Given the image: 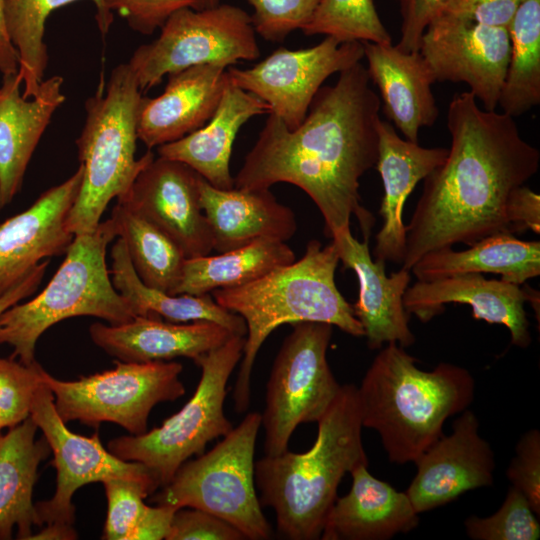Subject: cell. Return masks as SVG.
Masks as SVG:
<instances>
[{
	"instance_id": "6da1fadb",
	"label": "cell",
	"mask_w": 540,
	"mask_h": 540,
	"mask_svg": "<svg viewBox=\"0 0 540 540\" xmlns=\"http://www.w3.org/2000/svg\"><path fill=\"white\" fill-rule=\"evenodd\" d=\"M380 97L370 86L360 62L339 72L334 85L322 86L301 124L287 129L269 114L234 187L269 189L290 183L315 203L326 236L349 232L354 215L364 238H370L374 217L361 205L360 178L378 159L377 125Z\"/></svg>"
},
{
	"instance_id": "7a4b0ae2",
	"label": "cell",
	"mask_w": 540,
	"mask_h": 540,
	"mask_svg": "<svg viewBox=\"0 0 540 540\" xmlns=\"http://www.w3.org/2000/svg\"><path fill=\"white\" fill-rule=\"evenodd\" d=\"M447 128V157L423 180L406 226L401 268L409 271L431 251L456 243L471 246L496 233L512 234L509 196L539 169L540 152L523 139L514 118L481 108L470 91L453 96Z\"/></svg>"
},
{
	"instance_id": "3957f363",
	"label": "cell",
	"mask_w": 540,
	"mask_h": 540,
	"mask_svg": "<svg viewBox=\"0 0 540 540\" xmlns=\"http://www.w3.org/2000/svg\"><path fill=\"white\" fill-rule=\"evenodd\" d=\"M316 423L309 450L265 455L254 466L260 503L274 510L277 531L289 540L320 539L342 478L369 465L356 385H341Z\"/></svg>"
},
{
	"instance_id": "277c9868",
	"label": "cell",
	"mask_w": 540,
	"mask_h": 540,
	"mask_svg": "<svg viewBox=\"0 0 540 540\" xmlns=\"http://www.w3.org/2000/svg\"><path fill=\"white\" fill-rule=\"evenodd\" d=\"M395 342L375 356L357 387L362 426L375 430L390 462H414L443 435L447 418L466 410L475 380L464 367L441 362L424 371Z\"/></svg>"
},
{
	"instance_id": "5b68a950",
	"label": "cell",
	"mask_w": 540,
	"mask_h": 540,
	"mask_svg": "<svg viewBox=\"0 0 540 540\" xmlns=\"http://www.w3.org/2000/svg\"><path fill=\"white\" fill-rule=\"evenodd\" d=\"M339 262L333 242L322 246L318 240H311L301 259L248 284L211 293L220 306L241 316L247 328L233 393L237 412L243 413L249 407L256 356L266 338L279 326L322 322L351 336H364L352 305L336 286L335 272Z\"/></svg>"
},
{
	"instance_id": "8992f818",
	"label": "cell",
	"mask_w": 540,
	"mask_h": 540,
	"mask_svg": "<svg viewBox=\"0 0 540 540\" xmlns=\"http://www.w3.org/2000/svg\"><path fill=\"white\" fill-rule=\"evenodd\" d=\"M85 102V120L76 139L83 178L68 214L74 235L93 232L114 198L123 196L139 172L154 159L151 149L136 159L137 125L142 91L128 63L111 71Z\"/></svg>"
},
{
	"instance_id": "52a82bcc",
	"label": "cell",
	"mask_w": 540,
	"mask_h": 540,
	"mask_svg": "<svg viewBox=\"0 0 540 540\" xmlns=\"http://www.w3.org/2000/svg\"><path fill=\"white\" fill-rule=\"evenodd\" d=\"M117 237L111 218L88 234L74 236L62 264L46 287L25 303L0 313V345L13 347L11 358L33 364L40 336L54 324L76 316H94L109 324L135 317L113 286L106 264L108 244Z\"/></svg>"
},
{
	"instance_id": "ba28073f",
	"label": "cell",
	"mask_w": 540,
	"mask_h": 540,
	"mask_svg": "<svg viewBox=\"0 0 540 540\" xmlns=\"http://www.w3.org/2000/svg\"><path fill=\"white\" fill-rule=\"evenodd\" d=\"M260 428L261 414H247L210 451L184 462L152 502L200 509L225 520L246 539H270L272 528L262 512L254 477Z\"/></svg>"
},
{
	"instance_id": "9c48e42d",
	"label": "cell",
	"mask_w": 540,
	"mask_h": 540,
	"mask_svg": "<svg viewBox=\"0 0 540 540\" xmlns=\"http://www.w3.org/2000/svg\"><path fill=\"white\" fill-rule=\"evenodd\" d=\"M245 336L233 335L220 347L195 361L201 377L189 401L161 426L140 435L112 439L107 449L125 461L148 467L166 485L190 457L225 436L233 425L224 413L227 382L242 359Z\"/></svg>"
},
{
	"instance_id": "30bf717a",
	"label": "cell",
	"mask_w": 540,
	"mask_h": 540,
	"mask_svg": "<svg viewBox=\"0 0 540 540\" xmlns=\"http://www.w3.org/2000/svg\"><path fill=\"white\" fill-rule=\"evenodd\" d=\"M182 370L176 361L118 360L113 369L74 381L56 379L43 369L42 381L51 390L56 411L65 423L77 420L97 427L111 422L130 435H140L147 431L156 404L185 394L179 378Z\"/></svg>"
},
{
	"instance_id": "8fae6325",
	"label": "cell",
	"mask_w": 540,
	"mask_h": 540,
	"mask_svg": "<svg viewBox=\"0 0 540 540\" xmlns=\"http://www.w3.org/2000/svg\"><path fill=\"white\" fill-rule=\"evenodd\" d=\"M259 57L250 15L240 7L220 3L207 9L176 11L155 40L134 50L128 65L144 93L158 86L164 76L191 66L228 68Z\"/></svg>"
},
{
	"instance_id": "7c38bea8",
	"label": "cell",
	"mask_w": 540,
	"mask_h": 540,
	"mask_svg": "<svg viewBox=\"0 0 540 540\" xmlns=\"http://www.w3.org/2000/svg\"><path fill=\"white\" fill-rule=\"evenodd\" d=\"M292 325L266 385L261 427L268 456L288 450L290 437L298 425L317 422L341 387L327 360L333 326L322 322Z\"/></svg>"
},
{
	"instance_id": "4fadbf2b",
	"label": "cell",
	"mask_w": 540,
	"mask_h": 540,
	"mask_svg": "<svg viewBox=\"0 0 540 540\" xmlns=\"http://www.w3.org/2000/svg\"><path fill=\"white\" fill-rule=\"evenodd\" d=\"M30 417L42 431L57 471L53 497L35 504L39 527L53 523L73 525L75 507L72 497L88 483L124 478L148 484L155 490L160 488L158 479L148 467L113 455L103 447L98 433L86 437L70 431L57 413L53 394L43 381L36 391Z\"/></svg>"
},
{
	"instance_id": "5bb4252c",
	"label": "cell",
	"mask_w": 540,
	"mask_h": 540,
	"mask_svg": "<svg viewBox=\"0 0 540 540\" xmlns=\"http://www.w3.org/2000/svg\"><path fill=\"white\" fill-rule=\"evenodd\" d=\"M364 58L363 43L339 42L326 36L317 45L298 50L278 48L250 68L228 67L231 81L255 95L289 130L304 120L323 83Z\"/></svg>"
},
{
	"instance_id": "9a60e30c",
	"label": "cell",
	"mask_w": 540,
	"mask_h": 540,
	"mask_svg": "<svg viewBox=\"0 0 540 540\" xmlns=\"http://www.w3.org/2000/svg\"><path fill=\"white\" fill-rule=\"evenodd\" d=\"M510 50L508 29L446 12L427 26L419 48L435 81L467 84L487 111L498 106Z\"/></svg>"
},
{
	"instance_id": "2e32d148",
	"label": "cell",
	"mask_w": 540,
	"mask_h": 540,
	"mask_svg": "<svg viewBox=\"0 0 540 540\" xmlns=\"http://www.w3.org/2000/svg\"><path fill=\"white\" fill-rule=\"evenodd\" d=\"M200 178L182 162L154 157L117 202L163 231L186 258L208 255L213 238L200 203Z\"/></svg>"
},
{
	"instance_id": "e0dca14e",
	"label": "cell",
	"mask_w": 540,
	"mask_h": 540,
	"mask_svg": "<svg viewBox=\"0 0 540 540\" xmlns=\"http://www.w3.org/2000/svg\"><path fill=\"white\" fill-rule=\"evenodd\" d=\"M415 461L416 474L406 489L418 514L444 506L463 493L491 486L496 466L490 443L479 434V421L468 408Z\"/></svg>"
},
{
	"instance_id": "ac0fdd59",
	"label": "cell",
	"mask_w": 540,
	"mask_h": 540,
	"mask_svg": "<svg viewBox=\"0 0 540 540\" xmlns=\"http://www.w3.org/2000/svg\"><path fill=\"white\" fill-rule=\"evenodd\" d=\"M83 167L43 192L25 211L0 224V298L42 261L65 254L74 235L68 214L77 198Z\"/></svg>"
},
{
	"instance_id": "d6986e66",
	"label": "cell",
	"mask_w": 540,
	"mask_h": 540,
	"mask_svg": "<svg viewBox=\"0 0 540 540\" xmlns=\"http://www.w3.org/2000/svg\"><path fill=\"white\" fill-rule=\"evenodd\" d=\"M332 242L343 268L352 269L357 275L359 296L352 307L369 349L378 350L390 342L404 348L413 345L416 338L409 326L410 314L403 304L410 271L400 268L387 276L385 262L372 258L369 238L360 242L351 231L337 234Z\"/></svg>"
},
{
	"instance_id": "ffe728a7",
	"label": "cell",
	"mask_w": 540,
	"mask_h": 540,
	"mask_svg": "<svg viewBox=\"0 0 540 540\" xmlns=\"http://www.w3.org/2000/svg\"><path fill=\"white\" fill-rule=\"evenodd\" d=\"M526 301V287L501 279H486L480 273L418 280L403 296L406 311L423 323L443 313L445 304H467L472 307L474 319L506 326L511 343L520 348L531 343L530 324L524 309Z\"/></svg>"
},
{
	"instance_id": "44dd1931",
	"label": "cell",
	"mask_w": 540,
	"mask_h": 540,
	"mask_svg": "<svg viewBox=\"0 0 540 540\" xmlns=\"http://www.w3.org/2000/svg\"><path fill=\"white\" fill-rule=\"evenodd\" d=\"M377 168L384 195L379 214L382 226L375 236L373 256L376 260L402 264L406 253V225L403 208L415 186L446 159L444 147H422L418 142L402 139L388 121H378Z\"/></svg>"
},
{
	"instance_id": "7402d4cb",
	"label": "cell",
	"mask_w": 540,
	"mask_h": 540,
	"mask_svg": "<svg viewBox=\"0 0 540 540\" xmlns=\"http://www.w3.org/2000/svg\"><path fill=\"white\" fill-rule=\"evenodd\" d=\"M64 79H44L25 98L18 72L2 75L0 84V211L20 191L32 155L54 113L65 101Z\"/></svg>"
},
{
	"instance_id": "603a6c76",
	"label": "cell",
	"mask_w": 540,
	"mask_h": 540,
	"mask_svg": "<svg viewBox=\"0 0 540 540\" xmlns=\"http://www.w3.org/2000/svg\"><path fill=\"white\" fill-rule=\"evenodd\" d=\"M167 77L159 96L141 101L137 136L148 149L177 141L207 123L229 78L227 67L217 64L191 66Z\"/></svg>"
},
{
	"instance_id": "cb8c5ba5",
	"label": "cell",
	"mask_w": 540,
	"mask_h": 540,
	"mask_svg": "<svg viewBox=\"0 0 540 540\" xmlns=\"http://www.w3.org/2000/svg\"><path fill=\"white\" fill-rule=\"evenodd\" d=\"M89 334L96 346L123 362L171 361L177 357L195 362L236 335L210 321L178 324L155 315L135 316L118 325L95 322Z\"/></svg>"
},
{
	"instance_id": "d4e9b609",
	"label": "cell",
	"mask_w": 540,
	"mask_h": 540,
	"mask_svg": "<svg viewBox=\"0 0 540 540\" xmlns=\"http://www.w3.org/2000/svg\"><path fill=\"white\" fill-rule=\"evenodd\" d=\"M362 43L385 116L406 140L418 142L419 130L433 126L439 115L432 91L436 81L427 62L420 51L405 52L392 43Z\"/></svg>"
},
{
	"instance_id": "484cf974",
	"label": "cell",
	"mask_w": 540,
	"mask_h": 540,
	"mask_svg": "<svg viewBox=\"0 0 540 540\" xmlns=\"http://www.w3.org/2000/svg\"><path fill=\"white\" fill-rule=\"evenodd\" d=\"M349 492L336 498L326 517L322 540H388L408 533L419 524L406 492L375 478L368 465L350 472Z\"/></svg>"
},
{
	"instance_id": "4316f807",
	"label": "cell",
	"mask_w": 540,
	"mask_h": 540,
	"mask_svg": "<svg viewBox=\"0 0 540 540\" xmlns=\"http://www.w3.org/2000/svg\"><path fill=\"white\" fill-rule=\"evenodd\" d=\"M266 113V103L236 86L229 77L209 121L185 137L157 147L158 156L188 165L215 188L232 189L230 159L235 138L249 119Z\"/></svg>"
},
{
	"instance_id": "83f0119b",
	"label": "cell",
	"mask_w": 540,
	"mask_h": 540,
	"mask_svg": "<svg viewBox=\"0 0 540 540\" xmlns=\"http://www.w3.org/2000/svg\"><path fill=\"white\" fill-rule=\"evenodd\" d=\"M199 191L201 207L212 232L213 250L217 253L260 238L286 242L296 233L294 212L279 203L269 189L222 190L201 177Z\"/></svg>"
},
{
	"instance_id": "f1b7e54d",
	"label": "cell",
	"mask_w": 540,
	"mask_h": 540,
	"mask_svg": "<svg viewBox=\"0 0 540 540\" xmlns=\"http://www.w3.org/2000/svg\"><path fill=\"white\" fill-rule=\"evenodd\" d=\"M420 281L467 273L499 274L521 285L540 274V242L523 241L510 233L487 236L463 251L444 247L421 257L410 269Z\"/></svg>"
},
{
	"instance_id": "f546056e",
	"label": "cell",
	"mask_w": 540,
	"mask_h": 540,
	"mask_svg": "<svg viewBox=\"0 0 540 540\" xmlns=\"http://www.w3.org/2000/svg\"><path fill=\"white\" fill-rule=\"evenodd\" d=\"M37 425L29 416L9 428L0 441V539L28 540L32 527L39 520L32 501L38 466L50 453V447L41 438L36 441Z\"/></svg>"
},
{
	"instance_id": "4dcf8cb0",
	"label": "cell",
	"mask_w": 540,
	"mask_h": 540,
	"mask_svg": "<svg viewBox=\"0 0 540 540\" xmlns=\"http://www.w3.org/2000/svg\"><path fill=\"white\" fill-rule=\"evenodd\" d=\"M111 258L113 286L129 303L135 316L155 315L173 323L210 321L233 334L246 335L243 318L220 306L211 293L173 295L146 286L136 274L126 244L119 237L111 249Z\"/></svg>"
},
{
	"instance_id": "1f68e13d",
	"label": "cell",
	"mask_w": 540,
	"mask_h": 540,
	"mask_svg": "<svg viewBox=\"0 0 540 540\" xmlns=\"http://www.w3.org/2000/svg\"><path fill=\"white\" fill-rule=\"evenodd\" d=\"M295 261L286 242L260 238L217 255L187 258L175 295H203L255 281Z\"/></svg>"
},
{
	"instance_id": "d6a6232c",
	"label": "cell",
	"mask_w": 540,
	"mask_h": 540,
	"mask_svg": "<svg viewBox=\"0 0 540 540\" xmlns=\"http://www.w3.org/2000/svg\"><path fill=\"white\" fill-rule=\"evenodd\" d=\"M78 0H4V20L8 37L18 57V76L22 95L34 96L44 80L48 50L44 41L49 15ZM96 7L95 19L104 37L113 22V13L104 0H90Z\"/></svg>"
},
{
	"instance_id": "836d02e7",
	"label": "cell",
	"mask_w": 540,
	"mask_h": 540,
	"mask_svg": "<svg viewBox=\"0 0 540 540\" xmlns=\"http://www.w3.org/2000/svg\"><path fill=\"white\" fill-rule=\"evenodd\" d=\"M110 218L140 280L175 295L187 259L180 247L147 219L118 202Z\"/></svg>"
},
{
	"instance_id": "e575fe53",
	"label": "cell",
	"mask_w": 540,
	"mask_h": 540,
	"mask_svg": "<svg viewBox=\"0 0 540 540\" xmlns=\"http://www.w3.org/2000/svg\"><path fill=\"white\" fill-rule=\"evenodd\" d=\"M508 32L510 59L498 105L515 118L540 103V0H523Z\"/></svg>"
},
{
	"instance_id": "d590c367",
	"label": "cell",
	"mask_w": 540,
	"mask_h": 540,
	"mask_svg": "<svg viewBox=\"0 0 540 540\" xmlns=\"http://www.w3.org/2000/svg\"><path fill=\"white\" fill-rule=\"evenodd\" d=\"M102 483L107 498L102 539H165L177 509L166 505L145 504L144 499L156 491L153 487L124 478H111Z\"/></svg>"
},
{
	"instance_id": "8d00e7d4",
	"label": "cell",
	"mask_w": 540,
	"mask_h": 540,
	"mask_svg": "<svg viewBox=\"0 0 540 540\" xmlns=\"http://www.w3.org/2000/svg\"><path fill=\"white\" fill-rule=\"evenodd\" d=\"M301 31L306 36L320 34L341 43H392L373 0H319L310 21Z\"/></svg>"
},
{
	"instance_id": "74e56055",
	"label": "cell",
	"mask_w": 540,
	"mask_h": 540,
	"mask_svg": "<svg viewBox=\"0 0 540 540\" xmlns=\"http://www.w3.org/2000/svg\"><path fill=\"white\" fill-rule=\"evenodd\" d=\"M464 526L472 540H537L540 537L539 516L523 493L513 486L494 514L471 515L465 519Z\"/></svg>"
},
{
	"instance_id": "f35d334b",
	"label": "cell",
	"mask_w": 540,
	"mask_h": 540,
	"mask_svg": "<svg viewBox=\"0 0 540 540\" xmlns=\"http://www.w3.org/2000/svg\"><path fill=\"white\" fill-rule=\"evenodd\" d=\"M42 366L25 365L0 357V428H11L30 416L37 389L42 384Z\"/></svg>"
},
{
	"instance_id": "ab89813d",
	"label": "cell",
	"mask_w": 540,
	"mask_h": 540,
	"mask_svg": "<svg viewBox=\"0 0 540 540\" xmlns=\"http://www.w3.org/2000/svg\"><path fill=\"white\" fill-rule=\"evenodd\" d=\"M252 7L251 24L256 34L281 43L310 21L319 0H246Z\"/></svg>"
},
{
	"instance_id": "60d3db41",
	"label": "cell",
	"mask_w": 540,
	"mask_h": 540,
	"mask_svg": "<svg viewBox=\"0 0 540 540\" xmlns=\"http://www.w3.org/2000/svg\"><path fill=\"white\" fill-rule=\"evenodd\" d=\"M506 475L511 486L526 497L537 516L540 515V431H526L517 442L515 456Z\"/></svg>"
},
{
	"instance_id": "b9f144b4",
	"label": "cell",
	"mask_w": 540,
	"mask_h": 540,
	"mask_svg": "<svg viewBox=\"0 0 540 540\" xmlns=\"http://www.w3.org/2000/svg\"><path fill=\"white\" fill-rule=\"evenodd\" d=\"M110 12L124 18L128 26L143 35H152L178 10H199L198 0H104Z\"/></svg>"
},
{
	"instance_id": "7bdbcfd3",
	"label": "cell",
	"mask_w": 540,
	"mask_h": 540,
	"mask_svg": "<svg viewBox=\"0 0 540 540\" xmlns=\"http://www.w3.org/2000/svg\"><path fill=\"white\" fill-rule=\"evenodd\" d=\"M166 540H244L225 520L200 509L179 508L173 514Z\"/></svg>"
},
{
	"instance_id": "ee69618b",
	"label": "cell",
	"mask_w": 540,
	"mask_h": 540,
	"mask_svg": "<svg viewBox=\"0 0 540 540\" xmlns=\"http://www.w3.org/2000/svg\"><path fill=\"white\" fill-rule=\"evenodd\" d=\"M454 0H399L401 28L396 46L405 52L419 51L427 26L446 11Z\"/></svg>"
},
{
	"instance_id": "f6af8a7d",
	"label": "cell",
	"mask_w": 540,
	"mask_h": 540,
	"mask_svg": "<svg viewBox=\"0 0 540 540\" xmlns=\"http://www.w3.org/2000/svg\"><path fill=\"white\" fill-rule=\"evenodd\" d=\"M522 1L454 0L445 12L482 25L508 29Z\"/></svg>"
},
{
	"instance_id": "bcb514c9",
	"label": "cell",
	"mask_w": 540,
	"mask_h": 540,
	"mask_svg": "<svg viewBox=\"0 0 540 540\" xmlns=\"http://www.w3.org/2000/svg\"><path fill=\"white\" fill-rule=\"evenodd\" d=\"M507 217L512 234L531 230L540 233V196L522 185L512 191L507 202Z\"/></svg>"
},
{
	"instance_id": "7dc6e473",
	"label": "cell",
	"mask_w": 540,
	"mask_h": 540,
	"mask_svg": "<svg viewBox=\"0 0 540 540\" xmlns=\"http://www.w3.org/2000/svg\"><path fill=\"white\" fill-rule=\"evenodd\" d=\"M48 263V260L42 261L28 276L0 298V313L36 291Z\"/></svg>"
},
{
	"instance_id": "c3c4849f",
	"label": "cell",
	"mask_w": 540,
	"mask_h": 540,
	"mask_svg": "<svg viewBox=\"0 0 540 540\" xmlns=\"http://www.w3.org/2000/svg\"><path fill=\"white\" fill-rule=\"evenodd\" d=\"M18 72V57L7 34L4 20V0H0V73Z\"/></svg>"
},
{
	"instance_id": "681fc988",
	"label": "cell",
	"mask_w": 540,
	"mask_h": 540,
	"mask_svg": "<svg viewBox=\"0 0 540 540\" xmlns=\"http://www.w3.org/2000/svg\"><path fill=\"white\" fill-rule=\"evenodd\" d=\"M77 533L73 525L46 524L41 526L38 533L32 534L28 540H74Z\"/></svg>"
},
{
	"instance_id": "f907efd6",
	"label": "cell",
	"mask_w": 540,
	"mask_h": 540,
	"mask_svg": "<svg viewBox=\"0 0 540 540\" xmlns=\"http://www.w3.org/2000/svg\"><path fill=\"white\" fill-rule=\"evenodd\" d=\"M220 0H198L199 10L212 8L220 4Z\"/></svg>"
},
{
	"instance_id": "816d5d0a",
	"label": "cell",
	"mask_w": 540,
	"mask_h": 540,
	"mask_svg": "<svg viewBox=\"0 0 540 540\" xmlns=\"http://www.w3.org/2000/svg\"><path fill=\"white\" fill-rule=\"evenodd\" d=\"M2 429L0 428V441H1V438L3 436V434L1 433Z\"/></svg>"
}]
</instances>
